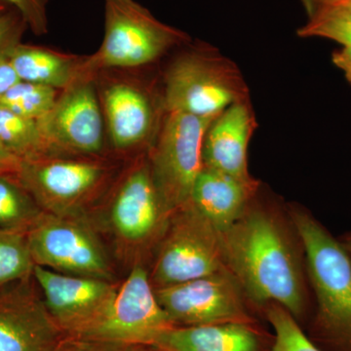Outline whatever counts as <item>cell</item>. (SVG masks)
<instances>
[{
    "label": "cell",
    "instance_id": "d590c367",
    "mask_svg": "<svg viewBox=\"0 0 351 351\" xmlns=\"http://www.w3.org/2000/svg\"><path fill=\"white\" fill-rule=\"evenodd\" d=\"M8 8V5L7 4L3 3V2L0 1V12L5 10V9Z\"/></svg>",
    "mask_w": 351,
    "mask_h": 351
},
{
    "label": "cell",
    "instance_id": "836d02e7",
    "mask_svg": "<svg viewBox=\"0 0 351 351\" xmlns=\"http://www.w3.org/2000/svg\"><path fill=\"white\" fill-rule=\"evenodd\" d=\"M339 240L341 245H343V248H345L346 253L350 256L351 260V232L346 233V234L339 237Z\"/></svg>",
    "mask_w": 351,
    "mask_h": 351
},
{
    "label": "cell",
    "instance_id": "d6986e66",
    "mask_svg": "<svg viewBox=\"0 0 351 351\" xmlns=\"http://www.w3.org/2000/svg\"><path fill=\"white\" fill-rule=\"evenodd\" d=\"M7 57L17 71L21 82L38 83L66 89L85 75L86 56L64 54L48 48L19 43L8 51Z\"/></svg>",
    "mask_w": 351,
    "mask_h": 351
},
{
    "label": "cell",
    "instance_id": "ffe728a7",
    "mask_svg": "<svg viewBox=\"0 0 351 351\" xmlns=\"http://www.w3.org/2000/svg\"><path fill=\"white\" fill-rule=\"evenodd\" d=\"M0 145L20 160L52 156L38 121L20 117L0 105Z\"/></svg>",
    "mask_w": 351,
    "mask_h": 351
},
{
    "label": "cell",
    "instance_id": "8fae6325",
    "mask_svg": "<svg viewBox=\"0 0 351 351\" xmlns=\"http://www.w3.org/2000/svg\"><path fill=\"white\" fill-rule=\"evenodd\" d=\"M36 121L52 156H100L104 115L95 76L62 90L52 110Z\"/></svg>",
    "mask_w": 351,
    "mask_h": 351
},
{
    "label": "cell",
    "instance_id": "5bb4252c",
    "mask_svg": "<svg viewBox=\"0 0 351 351\" xmlns=\"http://www.w3.org/2000/svg\"><path fill=\"white\" fill-rule=\"evenodd\" d=\"M62 337L34 276L0 289V351H55Z\"/></svg>",
    "mask_w": 351,
    "mask_h": 351
},
{
    "label": "cell",
    "instance_id": "f546056e",
    "mask_svg": "<svg viewBox=\"0 0 351 351\" xmlns=\"http://www.w3.org/2000/svg\"><path fill=\"white\" fill-rule=\"evenodd\" d=\"M332 63L343 71L348 82L351 84V45L343 46L332 54Z\"/></svg>",
    "mask_w": 351,
    "mask_h": 351
},
{
    "label": "cell",
    "instance_id": "52a82bcc",
    "mask_svg": "<svg viewBox=\"0 0 351 351\" xmlns=\"http://www.w3.org/2000/svg\"><path fill=\"white\" fill-rule=\"evenodd\" d=\"M206 52L191 51L170 64L164 88L166 112L213 120L233 104L247 100L243 80L234 66Z\"/></svg>",
    "mask_w": 351,
    "mask_h": 351
},
{
    "label": "cell",
    "instance_id": "30bf717a",
    "mask_svg": "<svg viewBox=\"0 0 351 351\" xmlns=\"http://www.w3.org/2000/svg\"><path fill=\"white\" fill-rule=\"evenodd\" d=\"M157 301L176 327L265 320L239 281L226 269L156 290Z\"/></svg>",
    "mask_w": 351,
    "mask_h": 351
},
{
    "label": "cell",
    "instance_id": "5b68a950",
    "mask_svg": "<svg viewBox=\"0 0 351 351\" xmlns=\"http://www.w3.org/2000/svg\"><path fill=\"white\" fill-rule=\"evenodd\" d=\"M107 223L119 251L125 257L143 258L154 253L171 215L154 184L147 156L136 158L120 173L108 191Z\"/></svg>",
    "mask_w": 351,
    "mask_h": 351
},
{
    "label": "cell",
    "instance_id": "e575fe53",
    "mask_svg": "<svg viewBox=\"0 0 351 351\" xmlns=\"http://www.w3.org/2000/svg\"><path fill=\"white\" fill-rule=\"evenodd\" d=\"M337 5H345L348 7H351V0H346L345 2H341V3L337 4Z\"/></svg>",
    "mask_w": 351,
    "mask_h": 351
},
{
    "label": "cell",
    "instance_id": "8992f818",
    "mask_svg": "<svg viewBox=\"0 0 351 351\" xmlns=\"http://www.w3.org/2000/svg\"><path fill=\"white\" fill-rule=\"evenodd\" d=\"M154 256L149 274L154 290L225 269L221 232L191 202L171 214Z\"/></svg>",
    "mask_w": 351,
    "mask_h": 351
},
{
    "label": "cell",
    "instance_id": "9c48e42d",
    "mask_svg": "<svg viewBox=\"0 0 351 351\" xmlns=\"http://www.w3.org/2000/svg\"><path fill=\"white\" fill-rule=\"evenodd\" d=\"M27 237L36 265L71 276L113 280L107 251L85 216L43 211Z\"/></svg>",
    "mask_w": 351,
    "mask_h": 351
},
{
    "label": "cell",
    "instance_id": "484cf974",
    "mask_svg": "<svg viewBox=\"0 0 351 351\" xmlns=\"http://www.w3.org/2000/svg\"><path fill=\"white\" fill-rule=\"evenodd\" d=\"M17 10L27 27L36 36H44L49 31L48 6L51 0H0Z\"/></svg>",
    "mask_w": 351,
    "mask_h": 351
},
{
    "label": "cell",
    "instance_id": "d4e9b609",
    "mask_svg": "<svg viewBox=\"0 0 351 351\" xmlns=\"http://www.w3.org/2000/svg\"><path fill=\"white\" fill-rule=\"evenodd\" d=\"M265 320L274 329V351H323L306 336L295 318L279 304H269L263 309Z\"/></svg>",
    "mask_w": 351,
    "mask_h": 351
},
{
    "label": "cell",
    "instance_id": "4316f807",
    "mask_svg": "<svg viewBox=\"0 0 351 351\" xmlns=\"http://www.w3.org/2000/svg\"><path fill=\"white\" fill-rule=\"evenodd\" d=\"M27 27L22 16L12 7L0 12V56L21 43Z\"/></svg>",
    "mask_w": 351,
    "mask_h": 351
},
{
    "label": "cell",
    "instance_id": "9a60e30c",
    "mask_svg": "<svg viewBox=\"0 0 351 351\" xmlns=\"http://www.w3.org/2000/svg\"><path fill=\"white\" fill-rule=\"evenodd\" d=\"M257 127L248 101L233 104L208 127L203 142V167L254 182L248 169V147Z\"/></svg>",
    "mask_w": 351,
    "mask_h": 351
},
{
    "label": "cell",
    "instance_id": "ba28073f",
    "mask_svg": "<svg viewBox=\"0 0 351 351\" xmlns=\"http://www.w3.org/2000/svg\"><path fill=\"white\" fill-rule=\"evenodd\" d=\"M213 120L167 112L152 141L147 160L157 193L170 215L191 199L203 168L205 134Z\"/></svg>",
    "mask_w": 351,
    "mask_h": 351
},
{
    "label": "cell",
    "instance_id": "f1b7e54d",
    "mask_svg": "<svg viewBox=\"0 0 351 351\" xmlns=\"http://www.w3.org/2000/svg\"><path fill=\"white\" fill-rule=\"evenodd\" d=\"M20 82L19 75L7 54L0 56V97L6 94Z\"/></svg>",
    "mask_w": 351,
    "mask_h": 351
},
{
    "label": "cell",
    "instance_id": "6da1fadb",
    "mask_svg": "<svg viewBox=\"0 0 351 351\" xmlns=\"http://www.w3.org/2000/svg\"><path fill=\"white\" fill-rule=\"evenodd\" d=\"M260 189L221 232L223 265L263 317L265 307L279 304L304 330L314 307L306 248L288 204L261 195Z\"/></svg>",
    "mask_w": 351,
    "mask_h": 351
},
{
    "label": "cell",
    "instance_id": "44dd1931",
    "mask_svg": "<svg viewBox=\"0 0 351 351\" xmlns=\"http://www.w3.org/2000/svg\"><path fill=\"white\" fill-rule=\"evenodd\" d=\"M41 212L15 180L0 176V228L27 232Z\"/></svg>",
    "mask_w": 351,
    "mask_h": 351
},
{
    "label": "cell",
    "instance_id": "277c9868",
    "mask_svg": "<svg viewBox=\"0 0 351 351\" xmlns=\"http://www.w3.org/2000/svg\"><path fill=\"white\" fill-rule=\"evenodd\" d=\"M191 38L152 15L136 0H105V34L100 48L86 56L85 75L103 69L138 68L154 63Z\"/></svg>",
    "mask_w": 351,
    "mask_h": 351
},
{
    "label": "cell",
    "instance_id": "d6a6232c",
    "mask_svg": "<svg viewBox=\"0 0 351 351\" xmlns=\"http://www.w3.org/2000/svg\"><path fill=\"white\" fill-rule=\"evenodd\" d=\"M124 351H168L152 345L127 346Z\"/></svg>",
    "mask_w": 351,
    "mask_h": 351
},
{
    "label": "cell",
    "instance_id": "7c38bea8",
    "mask_svg": "<svg viewBox=\"0 0 351 351\" xmlns=\"http://www.w3.org/2000/svg\"><path fill=\"white\" fill-rule=\"evenodd\" d=\"M175 324L160 306L144 263H133L110 311L82 339L123 346L152 345Z\"/></svg>",
    "mask_w": 351,
    "mask_h": 351
},
{
    "label": "cell",
    "instance_id": "7a4b0ae2",
    "mask_svg": "<svg viewBox=\"0 0 351 351\" xmlns=\"http://www.w3.org/2000/svg\"><path fill=\"white\" fill-rule=\"evenodd\" d=\"M306 248L313 313L306 336L323 351H351V260L306 208L288 204Z\"/></svg>",
    "mask_w": 351,
    "mask_h": 351
},
{
    "label": "cell",
    "instance_id": "ac0fdd59",
    "mask_svg": "<svg viewBox=\"0 0 351 351\" xmlns=\"http://www.w3.org/2000/svg\"><path fill=\"white\" fill-rule=\"evenodd\" d=\"M260 188L258 181L247 182L203 167L193 186L189 202L219 232H223L243 214Z\"/></svg>",
    "mask_w": 351,
    "mask_h": 351
},
{
    "label": "cell",
    "instance_id": "cb8c5ba5",
    "mask_svg": "<svg viewBox=\"0 0 351 351\" xmlns=\"http://www.w3.org/2000/svg\"><path fill=\"white\" fill-rule=\"evenodd\" d=\"M301 38H321L351 45V7L335 5L308 18L297 32Z\"/></svg>",
    "mask_w": 351,
    "mask_h": 351
},
{
    "label": "cell",
    "instance_id": "3957f363",
    "mask_svg": "<svg viewBox=\"0 0 351 351\" xmlns=\"http://www.w3.org/2000/svg\"><path fill=\"white\" fill-rule=\"evenodd\" d=\"M114 174V164L101 156H45L21 160L11 178L43 212L80 217L112 186Z\"/></svg>",
    "mask_w": 351,
    "mask_h": 351
},
{
    "label": "cell",
    "instance_id": "e0dca14e",
    "mask_svg": "<svg viewBox=\"0 0 351 351\" xmlns=\"http://www.w3.org/2000/svg\"><path fill=\"white\" fill-rule=\"evenodd\" d=\"M274 332L261 321L174 327L152 346L168 351H274Z\"/></svg>",
    "mask_w": 351,
    "mask_h": 351
},
{
    "label": "cell",
    "instance_id": "83f0119b",
    "mask_svg": "<svg viewBox=\"0 0 351 351\" xmlns=\"http://www.w3.org/2000/svg\"><path fill=\"white\" fill-rule=\"evenodd\" d=\"M126 346L95 339L63 336L55 351H124Z\"/></svg>",
    "mask_w": 351,
    "mask_h": 351
},
{
    "label": "cell",
    "instance_id": "7402d4cb",
    "mask_svg": "<svg viewBox=\"0 0 351 351\" xmlns=\"http://www.w3.org/2000/svg\"><path fill=\"white\" fill-rule=\"evenodd\" d=\"M27 232L0 228V289L34 276Z\"/></svg>",
    "mask_w": 351,
    "mask_h": 351
},
{
    "label": "cell",
    "instance_id": "2e32d148",
    "mask_svg": "<svg viewBox=\"0 0 351 351\" xmlns=\"http://www.w3.org/2000/svg\"><path fill=\"white\" fill-rule=\"evenodd\" d=\"M100 100L115 151L131 152L154 137L156 110L144 90L126 82H112Z\"/></svg>",
    "mask_w": 351,
    "mask_h": 351
},
{
    "label": "cell",
    "instance_id": "603a6c76",
    "mask_svg": "<svg viewBox=\"0 0 351 351\" xmlns=\"http://www.w3.org/2000/svg\"><path fill=\"white\" fill-rule=\"evenodd\" d=\"M60 92L46 85L20 82L0 97V105L20 117L38 120L52 110Z\"/></svg>",
    "mask_w": 351,
    "mask_h": 351
},
{
    "label": "cell",
    "instance_id": "4fadbf2b",
    "mask_svg": "<svg viewBox=\"0 0 351 351\" xmlns=\"http://www.w3.org/2000/svg\"><path fill=\"white\" fill-rule=\"evenodd\" d=\"M34 277L63 336L83 338L110 311L119 284L36 265Z\"/></svg>",
    "mask_w": 351,
    "mask_h": 351
},
{
    "label": "cell",
    "instance_id": "4dcf8cb0",
    "mask_svg": "<svg viewBox=\"0 0 351 351\" xmlns=\"http://www.w3.org/2000/svg\"><path fill=\"white\" fill-rule=\"evenodd\" d=\"M21 160L0 145V176L13 177L19 168Z\"/></svg>",
    "mask_w": 351,
    "mask_h": 351
},
{
    "label": "cell",
    "instance_id": "1f68e13d",
    "mask_svg": "<svg viewBox=\"0 0 351 351\" xmlns=\"http://www.w3.org/2000/svg\"><path fill=\"white\" fill-rule=\"evenodd\" d=\"M301 1L309 18L323 9L337 5L341 2H345L346 0H301Z\"/></svg>",
    "mask_w": 351,
    "mask_h": 351
}]
</instances>
